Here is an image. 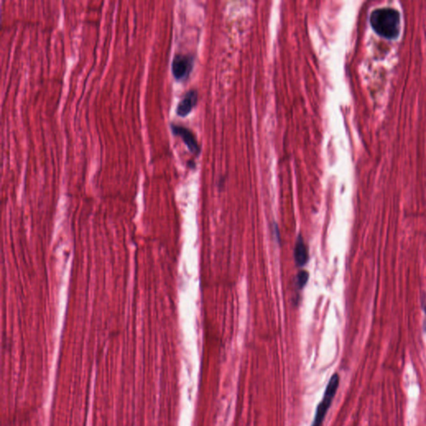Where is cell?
I'll use <instances>...</instances> for the list:
<instances>
[{
	"label": "cell",
	"instance_id": "2",
	"mask_svg": "<svg viewBox=\"0 0 426 426\" xmlns=\"http://www.w3.org/2000/svg\"><path fill=\"white\" fill-rule=\"evenodd\" d=\"M340 378L337 374H334L330 380L329 383L327 384L326 391L324 394L323 399L321 402L319 404L317 410H316V416L314 418L312 426H321L323 423L324 419L326 417L327 411L329 410L330 406L332 405L335 395L337 394V389L339 386Z\"/></svg>",
	"mask_w": 426,
	"mask_h": 426
},
{
	"label": "cell",
	"instance_id": "3",
	"mask_svg": "<svg viewBox=\"0 0 426 426\" xmlns=\"http://www.w3.org/2000/svg\"><path fill=\"white\" fill-rule=\"evenodd\" d=\"M193 68V58L192 56L178 53L176 54L171 63V71L175 79L185 80L189 76Z\"/></svg>",
	"mask_w": 426,
	"mask_h": 426
},
{
	"label": "cell",
	"instance_id": "7",
	"mask_svg": "<svg viewBox=\"0 0 426 426\" xmlns=\"http://www.w3.org/2000/svg\"><path fill=\"white\" fill-rule=\"evenodd\" d=\"M308 279H309V273H308L307 271H300L298 274V276H297V285H298V287L300 289L303 288V287H305V284H306V282H308Z\"/></svg>",
	"mask_w": 426,
	"mask_h": 426
},
{
	"label": "cell",
	"instance_id": "6",
	"mask_svg": "<svg viewBox=\"0 0 426 426\" xmlns=\"http://www.w3.org/2000/svg\"><path fill=\"white\" fill-rule=\"evenodd\" d=\"M294 256L296 263L298 264V266H305L308 261V259H309L307 248H306L304 240L300 235H299L297 242H296Z\"/></svg>",
	"mask_w": 426,
	"mask_h": 426
},
{
	"label": "cell",
	"instance_id": "4",
	"mask_svg": "<svg viewBox=\"0 0 426 426\" xmlns=\"http://www.w3.org/2000/svg\"><path fill=\"white\" fill-rule=\"evenodd\" d=\"M171 129L174 135H176V136L182 138V141L184 142L185 144L187 145L188 149L192 153L197 154V153H199L200 148H199L198 141L196 139L194 134L190 131L189 129L184 128V127L176 125V124H171Z\"/></svg>",
	"mask_w": 426,
	"mask_h": 426
},
{
	"label": "cell",
	"instance_id": "1",
	"mask_svg": "<svg viewBox=\"0 0 426 426\" xmlns=\"http://www.w3.org/2000/svg\"><path fill=\"white\" fill-rule=\"evenodd\" d=\"M374 30L382 37L395 39L400 30V16L396 9L389 7L376 8L370 16Z\"/></svg>",
	"mask_w": 426,
	"mask_h": 426
},
{
	"label": "cell",
	"instance_id": "5",
	"mask_svg": "<svg viewBox=\"0 0 426 426\" xmlns=\"http://www.w3.org/2000/svg\"><path fill=\"white\" fill-rule=\"evenodd\" d=\"M198 92L196 90H189L182 97L176 108V113L180 117H186L188 115L198 103Z\"/></svg>",
	"mask_w": 426,
	"mask_h": 426
}]
</instances>
